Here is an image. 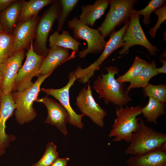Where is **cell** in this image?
I'll return each mask as SVG.
<instances>
[{
  "label": "cell",
  "mask_w": 166,
  "mask_h": 166,
  "mask_svg": "<svg viewBox=\"0 0 166 166\" xmlns=\"http://www.w3.org/2000/svg\"><path fill=\"white\" fill-rule=\"evenodd\" d=\"M69 81L63 87L58 89L42 88L41 90L47 96L50 95L58 100L67 111L69 117L68 123L82 129L84 124L81 119L84 115L77 114L72 108L70 103L69 91L70 87L77 79L74 70L71 72L69 75Z\"/></svg>",
  "instance_id": "12"
},
{
  "label": "cell",
  "mask_w": 166,
  "mask_h": 166,
  "mask_svg": "<svg viewBox=\"0 0 166 166\" xmlns=\"http://www.w3.org/2000/svg\"><path fill=\"white\" fill-rule=\"evenodd\" d=\"M105 69L107 73L99 75L93 83V87L99 94V99L103 98L105 103H112L118 107L126 105L132 99L125 89V83L117 81L115 79L119 69L113 66Z\"/></svg>",
  "instance_id": "1"
},
{
  "label": "cell",
  "mask_w": 166,
  "mask_h": 166,
  "mask_svg": "<svg viewBox=\"0 0 166 166\" xmlns=\"http://www.w3.org/2000/svg\"><path fill=\"white\" fill-rule=\"evenodd\" d=\"M110 8L105 20L97 29L105 38L117 26L129 21L136 0H109Z\"/></svg>",
  "instance_id": "7"
},
{
  "label": "cell",
  "mask_w": 166,
  "mask_h": 166,
  "mask_svg": "<svg viewBox=\"0 0 166 166\" xmlns=\"http://www.w3.org/2000/svg\"><path fill=\"white\" fill-rule=\"evenodd\" d=\"M69 159L68 157L57 158L50 166H66Z\"/></svg>",
  "instance_id": "32"
},
{
  "label": "cell",
  "mask_w": 166,
  "mask_h": 166,
  "mask_svg": "<svg viewBox=\"0 0 166 166\" xmlns=\"http://www.w3.org/2000/svg\"><path fill=\"white\" fill-rule=\"evenodd\" d=\"M26 54V60L18 73L12 92L22 91L29 88L34 84L32 82V78L40 76V68L45 57L38 54L34 51L33 40Z\"/></svg>",
  "instance_id": "8"
},
{
  "label": "cell",
  "mask_w": 166,
  "mask_h": 166,
  "mask_svg": "<svg viewBox=\"0 0 166 166\" xmlns=\"http://www.w3.org/2000/svg\"><path fill=\"white\" fill-rule=\"evenodd\" d=\"M14 39L13 35L4 31L0 32V63H4L14 53Z\"/></svg>",
  "instance_id": "25"
},
{
  "label": "cell",
  "mask_w": 166,
  "mask_h": 166,
  "mask_svg": "<svg viewBox=\"0 0 166 166\" xmlns=\"http://www.w3.org/2000/svg\"><path fill=\"white\" fill-rule=\"evenodd\" d=\"M166 105L153 98L149 97L147 104L142 107L141 114L146 121L155 124H157V119L165 113Z\"/></svg>",
  "instance_id": "24"
},
{
  "label": "cell",
  "mask_w": 166,
  "mask_h": 166,
  "mask_svg": "<svg viewBox=\"0 0 166 166\" xmlns=\"http://www.w3.org/2000/svg\"><path fill=\"white\" fill-rule=\"evenodd\" d=\"M17 106L13 100L12 93L2 95L0 98V156L5 152L6 148L16 137L6 132V122L12 117Z\"/></svg>",
  "instance_id": "13"
},
{
  "label": "cell",
  "mask_w": 166,
  "mask_h": 166,
  "mask_svg": "<svg viewBox=\"0 0 166 166\" xmlns=\"http://www.w3.org/2000/svg\"><path fill=\"white\" fill-rule=\"evenodd\" d=\"M142 108L138 105L116 108L117 118L109 135V137H114L112 141L118 142L124 140L130 142L132 134L138 128L139 119L137 117L141 114Z\"/></svg>",
  "instance_id": "4"
},
{
  "label": "cell",
  "mask_w": 166,
  "mask_h": 166,
  "mask_svg": "<svg viewBox=\"0 0 166 166\" xmlns=\"http://www.w3.org/2000/svg\"><path fill=\"white\" fill-rule=\"evenodd\" d=\"M39 19L38 15L26 22H19L16 25L12 33L14 39V53L30 45L36 34Z\"/></svg>",
  "instance_id": "16"
},
{
  "label": "cell",
  "mask_w": 166,
  "mask_h": 166,
  "mask_svg": "<svg viewBox=\"0 0 166 166\" xmlns=\"http://www.w3.org/2000/svg\"><path fill=\"white\" fill-rule=\"evenodd\" d=\"M109 4V0H97L92 5H82L79 20L85 25L93 27L96 21L104 14Z\"/></svg>",
  "instance_id": "18"
},
{
  "label": "cell",
  "mask_w": 166,
  "mask_h": 166,
  "mask_svg": "<svg viewBox=\"0 0 166 166\" xmlns=\"http://www.w3.org/2000/svg\"><path fill=\"white\" fill-rule=\"evenodd\" d=\"M138 119V128L132 134L125 154L139 156L158 149L166 152V134L155 131L147 126L141 118Z\"/></svg>",
  "instance_id": "2"
},
{
  "label": "cell",
  "mask_w": 166,
  "mask_h": 166,
  "mask_svg": "<svg viewBox=\"0 0 166 166\" xmlns=\"http://www.w3.org/2000/svg\"><path fill=\"white\" fill-rule=\"evenodd\" d=\"M68 27L73 30L74 38L85 40L87 44V48L78 52L80 58H85L89 53L97 54L103 50L106 41L97 29H95L82 23L77 17L67 23Z\"/></svg>",
  "instance_id": "5"
},
{
  "label": "cell",
  "mask_w": 166,
  "mask_h": 166,
  "mask_svg": "<svg viewBox=\"0 0 166 166\" xmlns=\"http://www.w3.org/2000/svg\"><path fill=\"white\" fill-rule=\"evenodd\" d=\"M153 12L158 16V20L156 25L149 30V32L151 38H154L158 29L166 19V4H164L161 7L156 9Z\"/></svg>",
  "instance_id": "31"
},
{
  "label": "cell",
  "mask_w": 166,
  "mask_h": 166,
  "mask_svg": "<svg viewBox=\"0 0 166 166\" xmlns=\"http://www.w3.org/2000/svg\"><path fill=\"white\" fill-rule=\"evenodd\" d=\"M156 61H152L144 66L137 76L130 82L129 85L126 90L129 92L130 90L135 88L146 87L148 84L150 80L157 74Z\"/></svg>",
  "instance_id": "22"
},
{
  "label": "cell",
  "mask_w": 166,
  "mask_h": 166,
  "mask_svg": "<svg viewBox=\"0 0 166 166\" xmlns=\"http://www.w3.org/2000/svg\"><path fill=\"white\" fill-rule=\"evenodd\" d=\"M24 0H16L6 9L0 15L4 32L12 34L18 21Z\"/></svg>",
  "instance_id": "20"
},
{
  "label": "cell",
  "mask_w": 166,
  "mask_h": 166,
  "mask_svg": "<svg viewBox=\"0 0 166 166\" xmlns=\"http://www.w3.org/2000/svg\"><path fill=\"white\" fill-rule=\"evenodd\" d=\"M129 21L125 23L124 26L116 32L112 33L109 40L106 42L103 51L98 59L86 68L82 69L78 66L75 70V75L78 81L85 84L94 75L105 60L114 51L124 45L123 40L124 35L128 27Z\"/></svg>",
  "instance_id": "6"
},
{
  "label": "cell",
  "mask_w": 166,
  "mask_h": 166,
  "mask_svg": "<svg viewBox=\"0 0 166 166\" xmlns=\"http://www.w3.org/2000/svg\"><path fill=\"white\" fill-rule=\"evenodd\" d=\"M50 47L55 45L66 49H70L74 52L78 50L81 43L77 41L66 30H63L61 34L57 31H55L49 38Z\"/></svg>",
  "instance_id": "21"
},
{
  "label": "cell",
  "mask_w": 166,
  "mask_h": 166,
  "mask_svg": "<svg viewBox=\"0 0 166 166\" xmlns=\"http://www.w3.org/2000/svg\"><path fill=\"white\" fill-rule=\"evenodd\" d=\"M88 83L87 87L83 88L76 97L75 104L82 113L89 117L98 127L102 128L107 113L95 101L92 94L89 81Z\"/></svg>",
  "instance_id": "11"
},
{
  "label": "cell",
  "mask_w": 166,
  "mask_h": 166,
  "mask_svg": "<svg viewBox=\"0 0 166 166\" xmlns=\"http://www.w3.org/2000/svg\"><path fill=\"white\" fill-rule=\"evenodd\" d=\"M16 0H0V11L6 9Z\"/></svg>",
  "instance_id": "34"
},
{
  "label": "cell",
  "mask_w": 166,
  "mask_h": 166,
  "mask_svg": "<svg viewBox=\"0 0 166 166\" xmlns=\"http://www.w3.org/2000/svg\"><path fill=\"white\" fill-rule=\"evenodd\" d=\"M4 63H0V98L2 95L1 88L4 79Z\"/></svg>",
  "instance_id": "33"
},
{
  "label": "cell",
  "mask_w": 166,
  "mask_h": 166,
  "mask_svg": "<svg viewBox=\"0 0 166 166\" xmlns=\"http://www.w3.org/2000/svg\"><path fill=\"white\" fill-rule=\"evenodd\" d=\"M149 63V62L146 61L136 56L133 63L128 71L116 78V80L124 83L130 82L136 77L143 68Z\"/></svg>",
  "instance_id": "26"
},
{
  "label": "cell",
  "mask_w": 166,
  "mask_h": 166,
  "mask_svg": "<svg viewBox=\"0 0 166 166\" xmlns=\"http://www.w3.org/2000/svg\"><path fill=\"white\" fill-rule=\"evenodd\" d=\"M68 49L57 46L50 47L40 69V76L47 74L54 70L69 57Z\"/></svg>",
  "instance_id": "17"
},
{
  "label": "cell",
  "mask_w": 166,
  "mask_h": 166,
  "mask_svg": "<svg viewBox=\"0 0 166 166\" xmlns=\"http://www.w3.org/2000/svg\"><path fill=\"white\" fill-rule=\"evenodd\" d=\"M159 60L162 63V66L158 68H157L156 70L157 74L159 73H166V61L164 59L159 58Z\"/></svg>",
  "instance_id": "35"
},
{
  "label": "cell",
  "mask_w": 166,
  "mask_h": 166,
  "mask_svg": "<svg viewBox=\"0 0 166 166\" xmlns=\"http://www.w3.org/2000/svg\"><path fill=\"white\" fill-rule=\"evenodd\" d=\"M61 9L57 18V31L59 32L62 29L65 22L70 13L77 5L78 0H60Z\"/></svg>",
  "instance_id": "27"
},
{
  "label": "cell",
  "mask_w": 166,
  "mask_h": 166,
  "mask_svg": "<svg viewBox=\"0 0 166 166\" xmlns=\"http://www.w3.org/2000/svg\"><path fill=\"white\" fill-rule=\"evenodd\" d=\"M165 54H166V53L165 52L163 53L161 55V57H166L165 56V55L166 56V55H165Z\"/></svg>",
  "instance_id": "37"
},
{
  "label": "cell",
  "mask_w": 166,
  "mask_h": 166,
  "mask_svg": "<svg viewBox=\"0 0 166 166\" xmlns=\"http://www.w3.org/2000/svg\"><path fill=\"white\" fill-rule=\"evenodd\" d=\"M3 29L0 18V32L3 31Z\"/></svg>",
  "instance_id": "36"
},
{
  "label": "cell",
  "mask_w": 166,
  "mask_h": 166,
  "mask_svg": "<svg viewBox=\"0 0 166 166\" xmlns=\"http://www.w3.org/2000/svg\"><path fill=\"white\" fill-rule=\"evenodd\" d=\"M123 40L124 45L119 51L120 55L124 54L129 48L135 45H140L146 48L151 56H155L158 49L148 41L142 28L139 16L133 9L132 12L128 27L125 32Z\"/></svg>",
  "instance_id": "10"
},
{
  "label": "cell",
  "mask_w": 166,
  "mask_h": 166,
  "mask_svg": "<svg viewBox=\"0 0 166 166\" xmlns=\"http://www.w3.org/2000/svg\"><path fill=\"white\" fill-rule=\"evenodd\" d=\"M165 2V0H152L145 8L138 11L135 10V11L139 16H143V22L144 24L149 25L151 23L150 16L152 13L156 9L161 7Z\"/></svg>",
  "instance_id": "30"
},
{
  "label": "cell",
  "mask_w": 166,
  "mask_h": 166,
  "mask_svg": "<svg viewBox=\"0 0 166 166\" xmlns=\"http://www.w3.org/2000/svg\"><path fill=\"white\" fill-rule=\"evenodd\" d=\"M36 101L43 104L47 109V117L45 123L55 126L63 134L66 135V124L69 122V117L62 105L47 96L38 98Z\"/></svg>",
  "instance_id": "14"
},
{
  "label": "cell",
  "mask_w": 166,
  "mask_h": 166,
  "mask_svg": "<svg viewBox=\"0 0 166 166\" xmlns=\"http://www.w3.org/2000/svg\"><path fill=\"white\" fill-rule=\"evenodd\" d=\"M53 0H30L23 1L19 22H26L38 15L40 11L44 7L51 4Z\"/></svg>",
  "instance_id": "23"
},
{
  "label": "cell",
  "mask_w": 166,
  "mask_h": 166,
  "mask_svg": "<svg viewBox=\"0 0 166 166\" xmlns=\"http://www.w3.org/2000/svg\"><path fill=\"white\" fill-rule=\"evenodd\" d=\"M57 147L52 142L48 143L45 152L41 159L32 166H50L58 158Z\"/></svg>",
  "instance_id": "29"
},
{
  "label": "cell",
  "mask_w": 166,
  "mask_h": 166,
  "mask_svg": "<svg viewBox=\"0 0 166 166\" xmlns=\"http://www.w3.org/2000/svg\"><path fill=\"white\" fill-rule=\"evenodd\" d=\"M128 166H166V152L156 150L139 156L129 158Z\"/></svg>",
  "instance_id": "19"
},
{
  "label": "cell",
  "mask_w": 166,
  "mask_h": 166,
  "mask_svg": "<svg viewBox=\"0 0 166 166\" xmlns=\"http://www.w3.org/2000/svg\"><path fill=\"white\" fill-rule=\"evenodd\" d=\"M143 93L145 97L153 98L162 103L166 102V85H157L149 84L143 88Z\"/></svg>",
  "instance_id": "28"
},
{
  "label": "cell",
  "mask_w": 166,
  "mask_h": 166,
  "mask_svg": "<svg viewBox=\"0 0 166 166\" xmlns=\"http://www.w3.org/2000/svg\"><path fill=\"white\" fill-rule=\"evenodd\" d=\"M53 71L40 76L29 88L11 93L13 100L17 106L14 111L15 118L19 124L23 125L29 123L36 117L37 113L34 108L33 103L38 98L42 84Z\"/></svg>",
  "instance_id": "3"
},
{
  "label": "cell",
  "mask_w": 166,
  "mask_h": 166,
  "mask_svg": "<svg viewBox=\"0 0 166 166\" xmlns=\"http://www.w3.org/2000/svg\"><path fill=\"white\" fill-rule=\"evenodd\" d=\"M61 9L60 0H54L48 9L39 19L36 31V40L33 45L34 51L46 57L49 49L46 46L49 34L55 21L57 19Z\"/></svg>",
  "instance_id": "9"
},
{
  "label": "cell",
  "mask_w": 166,
  "mask_h": 166,
  "mask_svg": "<svg viewBox=\"0 0 166 166\" xmlns=\"http://www.w3.org/2000/svg\"><path fill=\"white\" fill-rule=\"evenodd\" d=\"M25 50L20 49L14 53L4 63V77L1 88L2 95L13 92L15 80L25 55Z\"/></svg>",
  "instance_id": "15"
}]
</instances>
